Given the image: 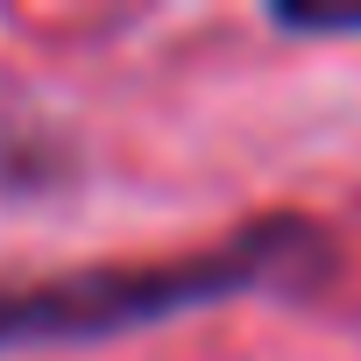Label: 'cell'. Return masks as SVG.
<instances>
[{
	"mask_svg": "<svg viewBox=\"0 0 361 361\" xmlns=\"http://www.w3.org/2000/svg\"><path fill=\"white\" fill-rule=\"evenodd\" d=\"M319 255L312 227L298 220H269L248 227L220 248L199 255H177V262H128V269H85V276H50L36 290H0V347H22L36 333L78 340L99 326H135V319H163V312H185L206 298H234L255 290L276 269H305Z\"/></svg>",
	"mask_w": 361,
	"mask_h": 361,
	"instance_id": "6da1fadb",
	"label": "cell"
},
{
	"mask_svg": "<svg viewBox=\"0 0 361 361\" xmlns=\"http://www.w3.org/2000/svg\"><path fill=\"white\" fill-rule=\"evenodd\" d=\"M276 29H290V36H361V8H276Z\"/></svg>",
	"mask_w": 361,
	"mask_h": 361,
	"instance_id": "7a4b0ae2",
	"label": "cell"
}]
</instances>
